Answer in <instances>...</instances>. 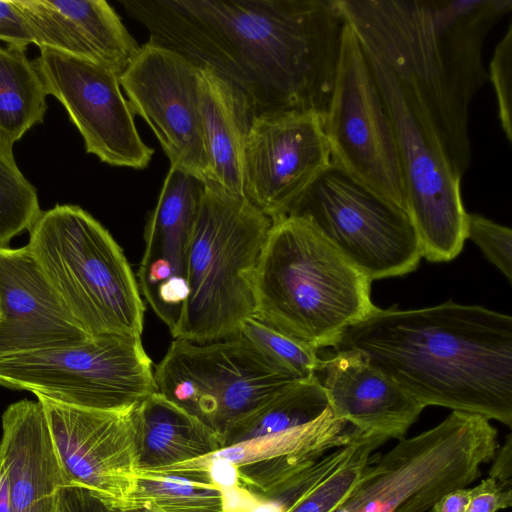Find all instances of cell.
<instances>
[{"label": "cell", "instance_id": "1", "mask_svg": "<svg viewBox=\"0 0 512 512\" xmlns=\"http://www.w3.org/2000/svg\"><path fill=\"white\" fill-rule=\"evenodd\" d=\"M149 40L208 66L255 114L325 118L345 25L336 0H124Z\"/></svg>", "mask_w": 512, "mask_h": 512}, {"label": "cell", "instance_id": "2", "mask_svg": "<svg viewBox=\"0 0 512 512\" xmlns=\"http://www.w3.org/2000/svg\"><path fill=\"white\" fill-rule=\"evenodd\" d=\"M335 351H355L427 406L512 427V317L451 301L377 309L348 328Z\"/></svg>", "mask_w": 512, "mask_h": 512}, {"label": "cell", "instance_id": "3", "mask_svg": "<svg viewBox=\"0 0 512 512\" xmlns=\"http://www.w3.org/2000/svg\"><path fill=\"white\" fill-rule=\"evenodd\" d=\"M356 37L407 78L456 173L471 163L469 107L488 82L483 46L511 0H336Z\"/></svg>", "mask_w": 512, "mask_h": 512}, {"label": "cell", "instance_id": "4", "mask_svg": "<svg viewBox=\"0 0 512 512\" xmlns=\"http://www.w3.org/2000/svg\"><path fill=\"white\" fill-rule=\"evenodd\" d=\"M371 280L307 220H272L253 277V317L292 338L334 347L376 309Z\"/></svg>", "mask_w": 512, "mask_h": 512}, {"label": "cell", "instance_id": "5", "mask_svg": "<svg viewBox=\"0 0 512 512\" xmlns=\"http://www.w3.org/2000/svg\"><path fill=\"white\" fill-rule=\"evenodd\" d=\"M272 219L246 197L204 185L187 264V297L174 339L203 344L235 336L253 316V273Z\"/></svg>", "mask_w": 512, "mask_h": 512}, {"label": "cell", "instance_id": "6", "mask_svg": "<svg viewBox=\"0 0 512 512\" xmlns=\"http://www.w3.org/2000/svg\"><path fill=\"white\" fill-rule=\"evenodd\" d=\"M28 249L58 299L89 336L141 337L145 305L123 250L76 205L42 211Z\"/></svg>", "mask_w": 512, "mask_h": 512}, {"label": "cell", "instance_id": "7", "mask_svg": "<svg viewBox=\"0 0 512 512\" xmlns=\"http://www.w3.org/2000/svg\"><path fill=\"white\" fill-rule=\"evenodd\" d=\"M497 429L481 415L452 411L441 423L375 455L331 512H426L465 488L498 449Z\"/></svg>", "mask_w": 512, "mask_h": 512}, {"label": "cell", "instance_id": "8", "mask_svg": "<svg viewBox=\"0 0 512 512\" xmlns=\"http://www.w3.org/2000/svg\"><path fill=\"white\" fill-rule=\"evenodd\" d=\"M358 41L391 120L405 181L406 211L422 257L432 262L450 261L459 255L466 240L461 177L410 81L371 45Z\"/></svg>", "mask_w": 512, "mask_h": 512}, {"label": "cell", "instance_id": "9", "mask_svg": "<svg viewBox=\"0 0 512 512\" xmlns=\"http://www.w3.org/2000/svg\"><path fill=\"white\" fill-rule=\"evenodd\" d=\"M141 337L92 336L0 359V386L85 409L120 410L157 392Z\"/></svg>", "mask_w": 512, "mask_h": 512}, {"label": "cell", "instance_id": "10", "mask_svg": "<svg viewBox=\"0 0 512 512\" xmlns=\"http://www.w3.org/2000/svg\"><path fill=\"white\" fill-rule=\"evenodd\" d=\"M157 392L223 434L295 379L244 337L171 342L154 372Z\"/></svg>", "mask_w": 512, "mask_h": 512}, {"label": "cell", "instance_id": "11", "mask_svg": "<svg viewBox=\"0 0 512 512\" xmlns=\"http://www.w3.org/2000/svg\"><path fill=\"white\" fill-rule=\"evenodd\" d=\"M286 215L307 220L371 281L412 272L422 258L408 213L333 163Z\"/></svg>", "mask_w": 512, "mask_h": 512}, {"label": "cell", "instance_id": "12", "mask_svg": "<svg viewBox=\"0 0 512 512\" xmlns=\"http://www.w3.org/2000/svg\"><path fill=\"white\" fill-rule=\"evenodd\" d=\"M324 131L334 165L406 211L405 181L391 120L360 42L346 22Z\"/></svg>", "mask_w": 512, "mask_h": 512}, {"label": "cell", "instance_id": "13", "mask_svg": "<svg viewBox=\"0 0 512 512\" xmlns=\"http://www.w3.org/2000/svg\"><path fill=\"white\" fill-rule=\"evenodd\" d=\"M134 113L144 119L170 161L204 184L213 183L199 96V66L148 40L119 76Z\"/></svg>", "mask_w": 512, "mask_h": 512}, {"label": "cell", "instance_id": "14", "mask_svg": "<svg viewBox=\"0 0 512 512\" xmlns=\"http://www.w3.org/2000/svg\"><path fill=\"white\" fill-rule=\"evenodd\" d=\"M36 397L69 485L115 509H128L138 482L137 405L94 410Z\"/></svg>", "mask_w": 512, "mask_h": 512}, {"label": "cell", "instance_id": "15", "mask_svg": "<svg viewBox=\"0 0 512 512\" xmlns=\"http://www.w3.org/2000/svg\"><path fill=\"white\" fill-rule=\"evenodd\" d=\"M33 62L47 94L60 101L80 132L87 153L111 166L143 169L149 164L154 150L137 131L119 75L46 48Z\"/></svg>", "mask_w": 512, "mask_h": 512}, {"label": "cell", "instance_id": "16", "mask_svg": "<svg viewBox=\"0 0 512 512\" xmlns=\"http://www.w3.org/2000/svg\"><path fill=\"white\" fill-rule=\"evenodd\" d=\"M331 164L322 117L299 112L255 114L245 148V197L274 220L286 215Z\"/></svg>", "mask_w": 512, "mask_h": 512}, {"label": "cell", "instance_id": "17", "mask_svg": "<svg viewBox=\"0 0 512 512\" xmlns=\"http://www.w3.org/2000/svg\"><path fill=\"white\" fill-rule=\"evenodd\" d=\"M204 185L195 176L170 167L145 227L138 287L171 335L187 297L190 239Z\"/></svg>", "mask_w": 512, "mask_h": 512}, {"label": "cell", "instance_id": "18", "mask_svg": "<svg viewBox=\"0 0 512 512\" xmlns=\"http://www.w3.org/2000/svg\"><path fill=\"white\" fill-rule=\"evenodd\" d=\"M89 337L62 305L28 247L0 248V359L68 347Z\"/></svg>", "mask_w": 512, "mask_h": 512}, {"label": "cell", "instance_id": "19", "mask_svg": "<svg viewBox=\"0 0 512 512\" xmlns=\"http://www.w3.org/2000/svg\"><path fill=\"white\" fill-rule=\"evenodd\" d=\"M39 48L92 62L119 75L140 47L104 0H12Z\"/></svg>", "mask_w": 512, "mask_h": 512}, {"label": "cell", "instance_id": "20", "mask_svg": "<svg viewBox=\"0 0 512 512\" xmlns=\"http://www.w3.org/2000/svg\"><path fill=\"white\" fill-rule=\"evenodd\" d=\"M318 373L334 416L363 434L401 440L424 409L355 351L322 359Z\"/></svg>", "mask_w": 512, "mask_h": 512}, {"label": "cell", "instance_id": "21", "mask_svg": "<svg viewBox=\"0 0 512 512\" xmlns=\"http://www.w3.org/2000/svg\"><path fill=\"white\" fill-rule=\"evenodd\" d=\"M12 512H58L69 482L58 459L41 403L21 400L2 415L0 440Z\"/></svg>", "mask_w": 512, "mask_h": 512}, {"label": "cell", "instance_id": "22", "mask_svg": "<svg viewBox=\"0 0 512 512\" xmlns=\"http://www.w3.org/2000/svg\"><path fill=\"white\" fill-rule=\"evenodd\" d=\"M354 430L336 418L328 406L307 423L261 437L248 439L197 459L165 467L138 470V475H180L211 482L212 468L237 469L285 456H323L347 444Z\"/></svg>", "mask_w": 512, "mask_h": 512}, {"label": "cell", "instance_id": "23", "mask_svg": "<svg viewBox=\"0 0 512 512\" xmlns=\"http://www.w3.org/2000/svg\"><path fill=\"white\" fill-rule=\"evenodd\" d=\"M199 96L213 183L245 197V148L254 116L250 101L208 66H199Z\"/></svg>", "mask_w": 512, "mask_h": 512}, {"label": "cell", "instance_id": "24", "mask_svg": "<svg viewBox=\"0 0 512 512\" xmlns=\"http://www.w3.org/2000/svg\"><path fill=\"white\" fill-rule=\"evenodd\" d=\"M139 470L197 459L223 449L221 436L156 392L135 408Z\"/></svg>", "mask_w": 512, "mask_h": 512}, {"label": "cell", "instance_id": "25", "mask_svg": "<svg viewBox=\"0 0 512 512\" xmlns=\"http://www.w3.org/2000/svg\"><path fill=\"white\" fill-rule=\"evenodd\" d=\"M42 78L26 47L0 46V145L13 149L48 109Z\"/></svg>", "mask_w": 512, "mask_h": 512}, {"label": "cell", "instance_id": "26", "mask_svg": "<svg viewBox=\"0 0 512 512\" xmlns=\"http://www.w3.org/2000/svg\"><path fill=\"white\" fill-rule=\"evenodd\" d=\"M328 406L316 375L297 380L231 426L222 436L223 448L307 423Z\"/></svg>", "mask_w": 512, "mask_h": 512}, {"label": "cell", "instance_id": "27", "mask_svg": "<svg viewBox=\"0 0 512 512\" xmlns=\"http://www.w3.org/2000/svg\"><path fill=\"white\" fill-rule=\"evenodd\" d=\"M228 490L180 475H138L130 507L155 512H226ZM127 510V509H126Z\"/></svg>", "mask_w": 512, "mask_h": 512}, {"label": "cell", "instance_id": "28", "mask_svg": "<svg viewBox=\"0 0 512 512\" xmlns=\"http://www.w3.org/2000/svg\"><path fill=\"white\" fill-rule=\"evenodd\" d=\"M347 456L285 512H331L357 483L373 452L386 441L355 430Z\"/></svg>", "mask_w": 512, "mask_h": 512}, {"label": "cell", "instance_id": "29", "mask_svg": "<svg viewBox=\"0 0 512 512\" xmlns=\"http://www.w3.org/2000/svg\"><path fill=\"white\" fill-rule=\"evenodd\" d=\"M41 212L37 191L18 168L13 150L0 145V248L29 230Z\"/></svg>", "mask_w": 512, "mask_h": 512}, {"label": "cell", "instance_id": "30", "mask_svg": "<svg viewBox=\"0 0 512 512\" xmlns=\"http://www.w3.org/2000/svg\"><path fill=\"white\" fill-rule=\"evenodd\" d=\"M237 334L295 379L310 378L319 370L322 359L317 348L283 334L253 316L242 321Z\"/></svg>", "mask_w": 512, "mask_h": 512}, {"label": "cell", "instance_id": "31", "mask_svg": "<svg viewBox=\"0 0 512 512\" xmlns=\"http://www.w3.org/2000/svg\"><path fill=\"white\" fill-rule=\"evenodd\" d=\"M475 242L486 258L512 282V231L476 213L466 215V239Z\"/></svg>", "mask_w": 512, "mask_h": 512}, {"label": "cell", "instance_id": "32", "mask_svg": "<svg viewBox=\"0 0 512 512\" xmlns=\"http://www.w3.org/2000/svg\"><path fill=\"white\" fill-rule=\"evenodd\" d=\"M491 82L498 106V116L506 139L512 142V24L494 49L489 64Z\"/></svg>", "mask_w": 512, "mask_h": 512}, {"label": "cell", "instance_id": "33", "mask_svg": "<svg viewBox=\"0 0 512 512\" xmlns=\"http://www.w3.org/2000/svg\"><path fill=\"white\" fill-rule=\"evenodd\" d=\"M512 505V489H506L488 477L470 488L466 512H498Z\"/></svg>", "mask_w": 512, "mask_h": 512}, {"label": "cell", "instance_id": "34", "mask_svg": "<svg viewBox=\"0 0 512 512\" xmlns=\"http://www.w3.org/2000/svg\"><path fill=\"white\" fill-rule=\"evenodd\" d=\"M0 41L20 47L34 43L23 15L12 0L0 1Z\"/></svg>", "mask_w": 512, "mask_h": 512}, {"label": "cell", "instance_id": "35", "mask_svg": "<svg viewBox=\"0 0 512 512\" xmlns=\"http://www.w3.org/2000/svg\"><path fill=\"white\" fill-rule=\"evenodd\" d=\"M58 512H120L83 488L69 486L63 489Z\"/></svg>", "mask_w": 512, "mask_h": 512}, {"label": "cell", "instance_id": "36", "mask_svg": "<svg viewBox=\"0 0 512 512\" xmlns=\"http://www.w3.org/2000/svg\"><path fill=\"white\" fill-rule=\"evenodd\" d=\"M493 465L489 477L494 479L502 487L511 488L512 481V438L508 434L504 446H502L492 459Z\"/></svg>", "mask_w": 512, "mask_h": 512}, {"label": "cell", "instance_id": "37", "mask_svg": "<svg viewBox=\"0 0 512 512\" xmlns=\"http://www.w3.org/2000/svg\"><path fill=\"white\" fill-rule=\"evenodd\" d=\"M470 488H458L441 496L428 512H466Z\"/></svg>", "mask_w": 512, "mask_h": 512}, {"label": "cell", "instance_id": "38", "mask_svg": "<svg viewBox=\"0 0 512 512\" xmlns=\"http://www.w3.org/2000/svg\"><path fill=\"white\" fill-rule=\"evenodd\" d=\"M0 512H12L10 483L5 461L0 450Z\"/></svg>", "mask_w": 512, "mask_h": 512}, {"label": "cell", "instance_id": "39", "mask_svg": "<svg viewBox=\"0 0 512 512\" xmlns=\"http://www.w3.org/2000/svg\"><path fill=\"white\" fill-rule=\"evenodd\" d=\"M120 512H155V511L147 509V508H135V509L120 510Z\"/></svg>", "mask_w": 512, "mask_h": 512}]
</instances>
